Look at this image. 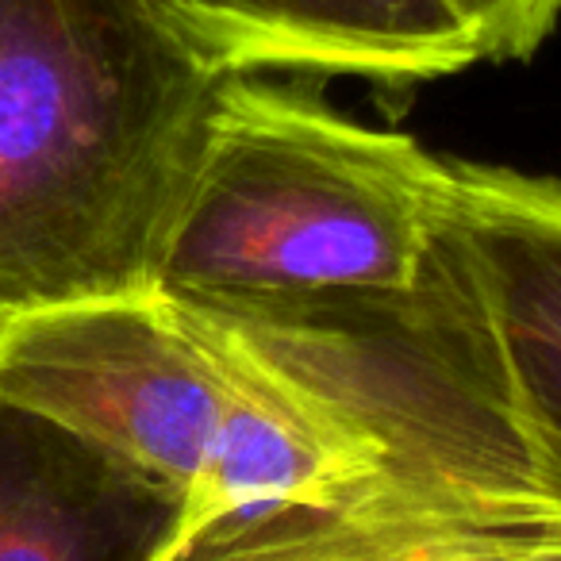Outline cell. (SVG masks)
I'll return each instance as SVG.
<instances>
[{"label": "cell", "mask_w": 561, "mask_h": 561, "mask_svg": "<svg viewBox=\"0 0 561 561\" xmlns=\"http://www.w3.org/2000/svg\"><path fill=\"white\" fill-rule=\"evenodd\" d=\"M227 323L377 477L561 515V181L443 158L420 285Z\"/></svg>", "instance_id": "obj_1"}, {"label": "cell", "mask_w": 561, "mask_h": 561, "mask_svg": "<svg viewBox=\"0 0 561 561\" xmlns=\"http://www.w3.org/2000/svg\"><path fill=\"white\" fill-rule=\"evenodd\" d=\"M224 78L154 0H0V323L150 289Z\"/></svg>", "instance_id": "obj_2"}, {"label": "cell", "mask_w": 561, "mask_h": 561, "mask_svg": "<svg viewBox=\"0 0 561 561\" xmlns=\"http://www.w3.org/2000/svg\"><path fill=\"white\" fill-rule=\"evenodd\" d=\"M0 397L170 484L185 504L178 553L381 473L351 431L227 323L154 289L0 323Z\"/></svg>", "instance_id": "obj_3"}, {"label": "cell", "mask_w": 561, "mask_h": 561, "mask_svg": "<svg viewBox=\"0 0 561 561\" xmlns=\"http://www.w3.org/2000/svg\"><path fill=\"white\" fill-rule=\"evenodd\" d=\"M443 158L257 73L219 81L150 289L224 320L420 285Z\"/></svg>", "instance_id": "obj_4"}, {"label": "cell", "mask_w": 561, "mask_h": 561, "mask_svg": "<svg viewBox=\"0 0 561 561\" xmlns=\"http://www.w3.org/2000/svg\"><path fill=\"white\" fill-rule=\"evenodd\" d=\"M219 73H316L412 89L481 66L443 0H154Z\"/></svg>", "instance_id": "obj_5"}, {"label": "cell", "mask_w": 561, "mask_h": 561, "mask_svg": "<svg viewBox=\"0 0 561 561\" xmlns=\"http://www.w3.org/2000/svg\"><path fill=\"white\" fill-rule=\"evenodd\" d=\"M173 561H561V515L369 477L196 538Z\"/></svg>", "instance_id": "obj_6"}, {"label": "cell", "mask_w": 561, "mask_h": 561, "mask_svg": "<svg viewBox=\"0 0 561 561\" xmlns=\"http://www.w3.org/2000/svg\"><path fill=\"white\" fill-rule=\"evenodd\" d=\"M181 527L170 484L0 397V561H173Z\"/></svg>", "instance_id": "obj_7"}, {"label": "cell", "mask_w": 561, "mask_h": 561, "mask_svg": "<svg viewBox=\"0 0 561 561\" xmlns=\"http://www.w3.org/2000/svg\"><path fill=\"white\" fill-rule=\"evenodd\" d=\"M477 39L484 62H527L553 35L561 0H443Z\"/></svg>", "instance_id": "obj_8"}]
</instances>
